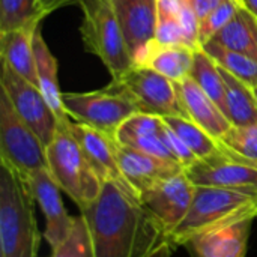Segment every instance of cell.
I'll list each match as a JSON object with an SVG mask.
<instances>
[{"label": "cell", "mask_w": 257, "mask_h": 257, "mask_svg": "<svg viewBox=\"0 0 257 257\" xmlns=\"http://www.w3.org/2000/svg\"><path fill=\"white\" fill-rule=\"evenodd\" d=\"M80 214L89 226L95 257H154L170 247L164 227L123 184L104 182L98 199Z\"/></svg>", "instance_id": "1"}, {"label": "cell", "mask_w": 257, "mask_h": 257, "mask_svg": "<svg viewBox=\"0 0 257 257\" xmlns=\"http://www.w3.org/2000/svg\"><path fill=\"white\" fill-rule=\"evenodd\" d=\"M35 202L27 179L0 161V257H38Z\"/></svg>", "instance_id": "2"}, {"label": "cell", "mask_w": 257, "mask_h": 257, "mask_svg": "<svg viewBox=\"0 0 257 257\" xmlns=\"http://www.w3.org/2000/svg\"><path fill=\"white\" fill-rule=\"evenodd\" d=\"M245 218H257V196L218 187L196 185L187 217L169 236L170 247H182L194 235Z\"/></svg>", "instance_id": "3"}, {"label": "cell", "mask_w": 257, "mask_h": 257, "mask_svg": "<svg viewBox=\"0 0 257 257\" xmlns=\"http://www.w3.org/2000/svg\"><path fill=\"white\" fill-rule=\"evenodd\" d=\"M69 122L59 123L53 142L47 146V161L48 170L60 190L81 211L98 199L104 182L95 173L80 143L71 133Z\"/></svg>", "instance_id": "4"}, {"label": "cell", "mask_w": 257, "mask_h": 257, "mask_svg": "<svg viewBox=\"0 0 257 257\" xmlns=\"http://www.w3.org/2000/svg\"><path fill=\"white\" fill-rule=\"evenodd\" d=\"M83 11L80 33L89 53L96 56L117 78L133 66L114 6L111 0H77Z\"/></svg>", "instance_id": "5"}, {"label": "cell", "mask_w": 257, "mask_h": 257, "mask_svg": "<svg viewBox=\"0 0 257 257\" xmlns=\"http://www.w3.org/2000/svg\"><path fill=\"white\" fill-rule=\"evenodd\" d=\"M68 116L114 139L119 126L139 111L136 102L113 81L107 87L83 93H63Z\"/></svg>", "instance_id": "6"}, {"label": "cell", "mask_w": 257, "mask_h": 257, "mask_svg": "<svg viewBox=\"0 0 257 257\" xmlns=\"http://www.w3.org/2000/svg\"><path fill=\"white\" fill-rule=\"evenodd\" d=\"M0 161L23 178L41 169H48L45 146L18 116L3 92L0 95Z\"/></svg>", "instance_id": "7"}, {"label": "cell", "mask_w": 257, "mask_h": 257, "mask_svg": "<svg viewBox=\"0 0 257 257\" xmlns=\"http://www.w3.org/2000/svg\"><path fill=\"white\" fill-rule=\"evenodd\" d=\"M113 83L131 96L139 111L161 117H187L181 105L175 81L154 69L133 65L122 75L113 78Z\"/></svg>", "instance_id": "8"}, {"label": "cell", "mask_w": 257, "mask_h": 257, "mask_svg": "<svg viewBox=\"0 0 257 257\" xmlns=\"http://www.w3.org/2000/svg\"><path fill=\"white\" fill-rule=\"evenodd\" d=\"M0 86L18 116L33 130L47 149L57 133L59 119L48 105L39 86L30 83L3 63Z\"/></svg>", "instance_id": "9"}, {"label": "cell", "mask_w": 257, "mask_h": 257, "mask_svg": "<svg viewBox=\"0 0 257 257\" xmlns=\"http://www.w3.org/2000/svg\"><path fill=\"white\" fill-rule=\"evenodd\" d=\"M185 173L194 185L218 187L257 196V166L230 154L223 146L215 155L197 160L187 167Z\"/></svg>", "instance_id": "10"}, {"label": "cell", "mask_w": 257, "mask_h": 257, "mask_svg": "<svg viewBox=\"0 0 257 257\" xmlns=\"http://www.w3.org/2000/svg\"><path fill=\"white\" fill-rule=\"evenodd\" d=\"M194 190L196 185L184 170L178 175L161 179L145 190L140 194V202L170 236V233L187 217L193 203Z\"/></svg>", "instance_id": "11"}, {"label": "cell", "mask_w": 257, "mask_h": 257, "mask_svg": "<svg viewBox=\"0 0 257 257\" xmlns=\"http://www.w3.org/2000/svg\"><path fill=\"white\" fill-rule=\"evenodd\" d=\"M36 203L45 217L44 236L51 250L62 245L69 236L75 217H71L63 205L60 187L51 176L48 169H41L26 178Z\"/></svg>", "instance_id": "12"}, {"label": "cell", "mask_w": 257, "mask_h": 257, "mask_svg": "<svg viewBox=\"0 0 257 257\" xmlns=\"http://www.w3.org/2000/svg\"><path fill=\"white\" fill-rule=\"evenodd\" d=\"M256 218H245L224 227L194 235L182 247L190 257H247Z\"/></svg>", "instance_id": "13"}, {"label": "cell", "mask_w": 257, "mask_h": 257, "mask_svg": "<svg viewBox=\"0 0 257 257\" xmlns=\"http://www.w3.org/2000/svg\"><path fill=\"white\" fill-rule=\"evenodd\" d=\"M69 130L80 143L92 169L102 182L114 181L133 188L122 175L116 154V140L111 136L72 119L69 122Z\"/></svg>", "instance_id": "14"}, {"label": "cell", "mask_w": 257, "mask_h": 257, "mask_svg": "<svg viewBox=\"0 0 257 257\" xmlns=\"http://www.w3.org/2000/svg\"><path fill=\"white\" fill-rule=\"evenodd\" d=\"M116 154L119 167L126 182L140 194L152 187L155 182L170 178L184 172V167L175 161L163 160L128 146H122L116 142Z\"/></svg>", "instance_id": "15"}, {"label": "cell", "mask_w": 257, "mask_h": 257, "mask_svg": "<svg viewBox=\"0 0 257 257\" xmlns=\"http://www.w3.org/2000/svg\"><path fill=\"white\" fill-rule=\"evenodd\" d=\"M131 59L155 39L157 0H111Z\"/></svg>", "instance_id": "16"}, {"label": "cell", "mask_w": 257, "mask_h": 257, "mask_svg": "<svg viewBox=\"0 0 257 257\" xmlns=\"http://www.w3.org/2000/svg\"><path fill=\"white\" fill-rule=\"evenodd\" d=\"M175 84L185 116L202 126L208 134L220 140L232 128V123L221 108L199 87L191 77L175 81Z\"/></svg>", "instance_id": "17"}, {"label": "cell", "mask_w": 257, "mask_h": 257, "mask_svg": "<svg viewBox=\"0 0 257 257\" xmlns=\"http://www.w3.org/2000/svg\"><path fill=\"white\" fill-rule=\"evenodd\" d=\"M196 50L179 45V44H161L152 39L146 47H143L136 57L133 65L146 66L154 69L172 81H181L190 77Z\"/></svg>", "instance_id": "18"}, {"label": "cell", "mask_w": 257, "mask_h": 257, "mask_svg": "<svg viewBox=\"0 0 257 257\" xmlns=\"http://www.w3.org/2000/svg\"><path fill=\"white\" fill-rule=\"evenodd\" d=\"M39 26H27L23 29L0 33V53L3 65L38 86L33 38Z\"/></svg>", "instance_id": "19"}, {"label": "cell", "mask_w": 257, "mask_h": 257, "mask_svg": "<svg viewBox=\"0 0 257 257\" xmlns=\"http://www.w3.org/2000/svg\"><path fill=\"white\" fill-rule=\"evenodd\" d=\"M33 50H35V62H36V74H38V86L45 96L48 105L54 111L59 119V123H68L71 117L68 116L63 105V93L59 89L57 80V60L48 48L47 42L42 38V33L38 27L33 38Z\"/></svg>", "instance_id": "20"}, {"label": "cell", "mask_w": 257, "mask_h": 257, "mask_svg": "<svg viewBox=\"0 0 257 257\" xmlns=\"http://www.w3.org/2000/svg\"><path fill=\"white\" fill-rule=\"evenodd\" d=\"M221 69L226 86L224 114L232 126H248L257 123V99L253 87Z\"/></svg>", "instance_id": "21"}, {"label": "cell", "mask_w": 257, "mask_h": 257, "mask_svg": "<svg viewBox=\"0 0 257 257\" xmlns=\"http://www.w3.org/2000/svg\"><path fill=\"white\" fill-rule=\"evenodd\" d=\"M211 42L257 60V18L241 6L235 17L211 39Z\"/></svg>", "instance_id": "22"}, {"label": "cell", "mask_w": 257, "mask_h": 257, "mask_svg": "<svg viewBox=\"0 0 257 257\" xmlns=\"http://www.w3.org/2000/svg\"><path fill=\"white\" fill-rule=\"evenodd\" d=\"M50 12L42 0H0V33L39 26Z\"/></svg>", "instance_id": "23"}, {"label": "cell", "mask_w": 257, "mask_h": 257, "mask_svg": "<svg viewBox=\"0 0 257 257\" xmlns=\"http://www.w3.org/2000/svg\"><path fill=\"white\" fill-rule=\"evenodd\" d=\"M190 77L199 84V87L221 108L224 113L226 104V86L223 80V74L217 62L202 48L194 54L193 68Z\"/></svg>", "instance_id": "24"}, {"label": "cell", "mask_w": 257, "mask_h": 257, "mask_svg": "<svg viewBox=\"0 0 257 257\" xmlns=\"http://www.w3.org/2000/svg\"><path fill=\"white\" fill-rule=\"evenodd\" d=\"M163 119L190 148V151L197 157V160L212 157L221 149L220 142L191 119L184 116H167Z\"/></svg>", "instance_id": "25"}, {"label": "cell", "mask_w": 257, "mask_h": 257, "mask_svg": "<svg viewBox=\"0 0 257 257\" xmlns=\"http://www.w3.org/2000/svg\"><path fill=\"white\" fill-rule=\"evenodd\" d=\"M215 62L218 66L226 69L229 74L236 77L238 80L244 81L250 87H257V60L245 56L242 53L224 48L215 42H206L202 47Z\"/></svg>", "instance_id": "26"}, {"label": "cell", "mask_w": 257, "mask_h": 257, "mask_svg": "<svg viewBox=\"0 0 257 257\" xmlns=\"http://www.w3.org/2000/svg\"><path fill=\"white\" fill-rule=\"evenodd\" d=\"M218 142L230 154L257 166V123L232 126Z\"/></svg>", "instance_id": "27"}, {"label": "cell", "mask_w": 257, "mask_h": 257, "mask_svg": "<svg viewBox=\"0 0 257 257\" xmlns=\"http://www.w3.org/2000/svg\"><path fill=\"white\" fill-rule=\"evenodd\" d=\"M163 128H164V119L161 116L137 111L119 126V130L114 134V140L119 145L126 146L130 142L136 139L151 134H160Z\"/></svg>", "instance_id": "28"}, {"label": "cell", "mask_w": 257, "mask_h": 257, "mask_svg": "<svg viewBox=\"0 0 257 257\" xmlns=\"http://www.w3.org/2000/svg\"><path fill=\"white\" fill-rule=\"evenodd\" d=\"M53 257H95L89 226L80 214L74 220V227L66 241L53 250Z\"/></svg>", "instance_id": "29"}, {"label": "cell", "mask_w": 257, "mask_h": 257, "mask_svg": "<svg viewBox=\"0 0 257 257\" xmlns=\"http://www.w3.org/2000/svg\"><path fill=\"white\" fill-rule=\"evenodd\" d=\"M242 5L238 0H224L212 12L200 20V44L209 42L238 12Z\"/></svg>", "instance_id": "30"}, {"label": "cell", "mask_w": 257, "mask_h": 257, "mask_svg": "<svg viewBox=\"0 0 257 257\" xmlns=\"http://www.w3.org/2000/svg\"><path fill=\"white\" fill-rule=\"evenodd\" d=\"M178 18L182 27L185 45L193 50H202L200 44V18L193 8L190 0H179V12Z\"/></svg>", "instance_id": "31"}, {"label": "cell", "mask_w": 257, "mask_h": 257, "mask_svg": "<svg viewBox=\"0 0 257 257\" xmlns=\"http://www.w3.org/2000/svg\"><path fill=\"white\" fill-rule=\"evenodd\" d=\"M155 41H158L161 44L185 45V39H184V33H182V27H181L178 14L157 9Z\"/></svg>", "instance_id": "32"}, {"label": "cell", "mask_w": 257, "mask_h": 257, "mask_svg": "<svg viewBox=\"0 0 257 257\" xmlns=\"http://www.w3.org/2000/svg\"><path fill=\"white\" fill-rule=\"evenodd\" d=\"M163 140L167 145V148L170 149L175 160L184 167V170L197 161V157L190 151V148L181 140V137L166 122H164V128H163Z\"/></svg>", "instance_id": "33"}, {"label": "cell", "mask_w": 257, "mask_h": 257, "mask_svg": "<svg viewBox=\"0 0 257 257\" xmlns=\"http://www.w3.org/2000/svg\"><path fill=\"white\" fill-rule=\"evenodd\" d=\"M193 8L196 9L199 18L202 20L203 17H206L209 12H212L218 5H221L224 0H190Z\"/></svg>", "instance_id": "34"}, {"label": "cell", "mask_w": 257, "mask_h": 257, "mask_svg": "<svg viewBox=\"0 0 257 257\" xmlns=\"http://www.w3.org/2000/svg\"><path fill=\"white\" fill-rule=\"evenodd\" d=\"M157 9L178 14L179 12V0H157Z\"/></svg>", "instance_id": "35"}, {"label": "cell", "mask_w": 257, "mask_h": 257, "mask_svg": "<svg viewBox=\"0 0 257 257\" xmlns=\"http://www.w3.org/2000/svg\"><path fill=\"white\" fill-rule=\"evenodd\" d=\"M241 3H242V8L250 11L257 18V0H241Z\"/></svg>", "instance_id": "36"}, {"label": "cell", "mask_w": 257, "mask_h": 257, "mask_svg": "<svg viewBox=\"0 0 257 257\" xmlns=\"http://www.w3.org/2000/svg\"><path fill=\"white\" fill-rule=\"evenodd\" d=\"M172 253H173V248H172V247H164L158 254H155L154 257H173L172 256Z\"/></svg>", "instance_id": "37"}, {"label": "cell", "mask_w": 257, "mask_h": 257, "mask_svg": "<svg viewBox=\"0 0 257 257\" xmlns=\"http://www.w3.org/2000/svg\"><path fill=\"white\" fill-rule=\"evenodd\" d=\"M42 3L50 9V11H54V9H57V6H56V3H54V0H42Z\"/></svg>", "instance_id": "38"}, {"label": "cell", "mask_w": 257, "mask_h": 257, "mask_svg": "<svg viewBox=\"0 0 257 257\" xmlns=\"http://www.w3.org/2000/svg\"><path fill=\"white\" fill-rule=\"evenodd\" d=\"M54 3H56V6H57V8H60V6H63V5L77 3V0H54Z\"/></svg>", "instance_id": "39"}, {"label": "cell", "mask_w": 257, "mask_h": 257, "mask_svg": "<svg viewBox=\"0 0 257 257\" xmlns=\"http://www.w3.org/2000/svg\"><path fill=\"white\" fill-rule=\"evenodd\" d=\"M253 90H254V95H256V99H257V87H254Z\"/></svg>", "instance_id": "40"}, {"label": "cell", "mask_w": 257, "mask_h": 257, "mask_svg": "<svg viewBox=\"0 0 257 257\" xmlns=\"http://www.w3.org/2000/svg\"><path fill=\"white\" fill-rule=\"evenodd\" d=\"M238 2H239V3H241V0H238ZM241 5H242V3H241Z\"/></svg>", "instance_id": "41"}, {"label": "cell", "mask_w": 257, "mask_h": 257, "mask_svg": "<svg viewBox=\"0 0 257 257\" xmlns=\"http://www.w3.org/2000/svg\"><path fill=\"white\" fill-rule=\"evenodd\" d=\"M50 257H53V254H51V256H50Z\"/></svg>", "instance_id": "42"}]
</instances>
